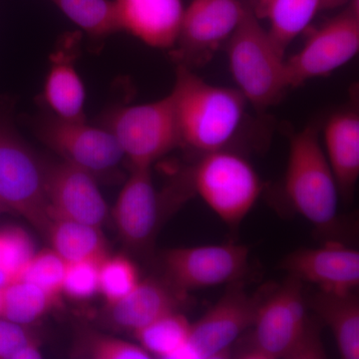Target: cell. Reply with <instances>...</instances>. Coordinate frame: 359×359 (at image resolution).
I'll list each match as a JSON object with an SVG mask.
<instances>
[{"label": "cell", "instance_id": "277c9868", "mask_svg": "<svg viewBox=\"0 0 359 359\" xmlns=\"http://www.w3.org/2000/svg\"><path fill=\"white\" fill-rule=\"evenodd\" d=\"M228 60L237 89L247 102L259 109L278 102L289 88L285 53L278 49L249 6L229 39Z\"/></svg>", "mask_w": 359, "mask_h": 359}, {"label": "cell", "instance_id": "52a82bcc", "mask_svg": "<svg viewBox=\"0 0 359 359\" xmlns=\"http://www.w3.org/2000/svg\"><path fill=\"white\" fill-rule=\"evenodd\" d=\"M104 127L115 137L132 168L153 163L180 146L173 96L111 111Z\"/></svg>", "mask_w": 359, "mask_h": 359}, {"label": "cell", "instance_id": "2e32d148", "mask_svg": "<svg viewBox=\"0 0 359 359\" xmlns=\"http://www.w3.org/2000/svg\"><path fill=\"white\" fill-rule=\"evenodd\" d=\"M121 30L155 48L175 46L183 18L182 0H114Z\"/></svg>", "mask_w": 359, "mask_h": 359}, {"label": "cell", "instance_id": "ba28073f", "mask_svg": "<svg viewBox=\"0 0 359 359\" xmlns=\"http://www.w3.org/2000/svg\"><path fill=\"white\" fill-rule=\"evenodd\" d=\"M264 294H248L242 283H231L217 304L192 323L188 342L177 359L228 358L238 337L254 325Z\"/></svg>", "mask_w": 359, "mask_h": 359}, {"label": "cell", "instance_id": "836d02e7", "mask_svg": "<svg viewBox=\"0 0 359 359\" xmlns=\"http://www.w3.org/2000/svg\"><path fill=\"white\" fill-rule=\"evenodd\" d=\"M342 1H344V0H330V6H337V4H339Z\"/></svg>", "mask_w": 359, "mask_h": 359}, {"label": "cell", "instance_id": "5bb4252c", "mask_svg": "<svg viewBox=\"0 0 359 359\" xmlns=\"http://www.w3.org/2000/svg\"><path fill=\"white\" fill-rule=\"evenodd\" d=\"M162 212V199L153 183L151 167L132 168L113 211L125 245L136 250L148 248L159 229Z\"/></svg>", "mask_w": 359, "mask_h": 359}, {"label": "cell", "instance_id": "e575fe53", "mask_svg": "<svg viewBox=\"0 0 359 359\" xmlns=\"http://www.w3.org/2000/svg\"><path fill=\"white\" fill-rule=\"evenodd\" d=\"M2 211H6V210H4V208L2 207L1 205H0V212H2Z\"/></svg>", "mask_w": 359, "mask_h": 359}, {"label": "cell", "instance_id": "83f0119b", "mask_svg": "<svg viewBox=\"0 0 359 359\" xmlns=\"http://www.w3.org/2000/svg\"><path fill=\"white\" fill-rule=\"evenodd\" d=\"M67 263L54 250L35 252L18 280L34 283L52 297L62 294L63 280Z\"/></svg>", "mask_w": 359, "mask_h": 359}, {"label": "cell", "instance_id": "8fae6325", "mask_svg": "<svg viewBox=\"0 0 359 359\" xmlns=\"http://www.w3.org/2000/svg\"><path fill=\"white\" fill-rule=\"evenodd\" d=\"M250 250L226 244L177 248L163 257L167 283L180 292L240 282L249 269Z\"/></svg>", "mask_w": 359, "mask_h": 359}, {"label": "cell", "instance_id": "7a4b0ae2", "mask_svg": "<svg viewBox=\"0 0 359 359\" xmlns=\"http://www.w3.org/2000/svg\"><path fill=\"white\" fill-rule=\"evenodd\" d=\"M302 283L289 276L273 292H264L252 334L238 351L245 359L327 358L320 334L308 318Z\"/></svg>", "mask_w": 359, "mask_h": 359}, {"label": "cell", "instance_id": "ac0fdd59", "mask_svg": "<svg viewBox=\"0 0 359 359\" xmlns=\"http://www.w3.org/2000/svg\"><path fill=\"white\" fill-rule=\"evenodd\" d=\"M185 295L167 282L140 280L124 299L108 306V320L114 327L134 334L161 316L178 311Z\"/></svg>", "mask_w": 359, "mask_h": 359}, {"label": "cell", "instance_id": "7402d4cb", "mask_svg": "<svg viewBox=\"0 0 359 359\" xmlns=\"http://www.w3.org/2000/svg\"><path fill=\"white\" fill-rule=\"evenodd\" d=\"M46 235L50 238L52 250L67 264L101 261L107 257L105 238L98 226L55 218Z\"/></svg>", "mask_w": 359, "mask_h": 359}, {"label": "cell", "instance_id": "603a6c76", "mask_svg": "<svg viewBox=\"0 0 359 359\" xmlns=\"http://www.w3.org/2000/svg\"><path fill=\"white\" fill-rule=\"evenodd\" d=\"M57 299L34 283L15 280L0 290V318L26 325L41 318Z\"/></svg>", "mask_w": 359, "mask_h": 359}, {"label": "cell", "instance_id": "9c48e42d", "mask_svg": "<svg viewBox=\"0 0 359 359\" xmlns=\"http://www.w3.org/2000/svg\"><path fill=\"white\" fill-rule=\"evenodd\" d=\"M34 130L40 140L63 160L95 178L112 173L125 157L115 137L105 127L62 119L48 112L35 120Z\"/></svg>", "mask_w": 359, "mask_h": 359}, {"label": "cell", "instance_id": "4316f807", "mask_svg": "<svg viewBox=\"0 0 359 359\" xmlns=\"http://www.w3.org/2000/svg\"><path fill=\"white\" fill-rule=\"evenodd\" d=\"M73 355L91 359H149L151 354L140 344L116 337L86 332L77 340Z\"/></svg>", "mask_w": 359, "mask_h": 359}, {"label": "cell", "instance_id": "e0dca14e", "mask_svg": "<svg viewBox=\"0 0 359 359\" xmlns=\"http://www.w3.org/2000/svg\"><path fill=\"white\" fill-rule=\"evenodd\" d=\"M80 37L79 33H70L63 37L51 55L42 94L45 105L52 114L72 121H85L84 85L74 65Z\"/></svg>", "mask_w": 359, "mask_h": 359}, {"label": "cell", "instance_id": "7c38bea8", "mask_svg": "<svg viewBox=\"0 0 359 359\" xmlns=\"http://www.w3.org/2000/svg\"><path fill=\"white\" fill-rule=\"evenodd\" d=\"M248 4L241 0H193L184 9L175 52L179 65L204 62L228 42Z\"/></svg>", "mask_w": 359, "mask_h": 359}, {"label": "cell", "instance_id": "f546056e", "mask_svg": "<svg viewBox=\"0 0 359 359\" xmlns=\"http://www.w3.org/2000/svg\"><path fill=\"white\" fill-rule=\"evenodd\" d=\"M101 261L67 264L62 292L75 301H86L99 292Z\"/></svg>", "mask_w": 359, "mask_h": 359}, {"label": "cell", "instance_id": "3957f363", "mask_svg": "<svg viewBox=\"0 0 359 359\" xmlns=\"http://www.w3.org/2000/svg\"><path fill=\"white\" fill-rule=\"evenodd\" d=\"M285 191L294 211L318 230H332L337 224L339 187L314 127L290 138Z\"/></svg>", "mask_w": 359, "mask_h": 359}, {"label": "cell", "instance_id": "ffe728a7", "mask_svg": "<svg viewBox=\"0 0 359 359\" xmlns=\"http://www.w3.org/2000/svg\"><path fill=\"white\" fill-rule=\"evenodd\" d=\"M309 309L330 327L340 355L359 358V301L355 290L330 292L318 290L306 299Z\"/></svg>", "mask_w": 359, "mask_h": 359}, {"label": "cell", "instance_id": "8992f818", "mask_svg": "<svg viewBox=\"0 0 359 359\" xmlns=\"http://www.w3.org/2000/svg\"><path fill=\"white\" fill-rule=\"evenodd\" d=\"M46 164L8 124L0 121V205L44 233L53 221L45 193Z\"/></svg>", "mask_w": 359, "mask_h": 359}, {"label": "cell", "instance_id": "4fadbf2b", "mask_svg": "<svg viewBox=\"0 0 359 359\" xmlns=\"http://www.w3.org/2000/svg\"><path fill=\"white\" fill-rule=\"evenodd\" d=\"M95 179L65 160L47 163L45 193L52 219H71L101 228L107 216V205Z\"/></svg>", "mask_w": 359, "mask_h": 359}, {"label": "cell", "instance_id": "1f68e13d", "mask_svg": "<svg viewBox=\"0 0 359 359\" xmlns=\"http://www.w3.org/2000/svg\"><path fill=\"white\" fill-rule=\"evenodd\" d=\"M41 358L42 354L40 353L39 344L35 340V341L30 342L29 344L23 347L20 353L16 354L14 359H37Z\"/></svg>", "mask_w": 359, "mask_h": 359}, {"label": "cell", "instance_id": "484cf974", "mask_svg": "<svg viewBox=\"0 0 359 359\" xmlns=\"http://www.w3.org/2000/svg\"><path fill=\"white\" fill-rule=\"evenodd\" d=\"M140 283L138 269L124 256L105 257L99 271V292L108 306L121 301Z\"/></svg>", "mask_w": 359, "mask_h": 359}, {"label": "cell", "instance_id": "4dcf8cb0", "mask_svg": "<svg viewBox=\"0 0 359 359\" xmlns=\"http://www.w3.org/2000/svg\"><path fill=\"white\" fill-rule=\"evenodd\" d=\"M35 341L23 325L0 318V359H14L23 347Z\"/></svg>", "mask_w": 359, "mask_h": 359}, {"label": "cell", "instance_id": "d4e9b609", "mask_svg": "<svg viewBox=\"0 0 359 359\" xmlns=\"http://www.w3.org/2000/svg\"><path fill=\"white\" fill-rule=\"evenodd\" d=\"M92 39L121 32L117 6L112 0H50Z\"/></svg>", "mask_w": 359, "mask_h": 359}, {"label": "cell", "instance_id": "f1b7e54d", "mask_svg": "<svg viewBox=\"0 0 359 359\" xmlns=\"http://www.w3.org/2000/svg\"><path fill=\"white\" fill-rule=\"evenodd\" d=\"M34 254L32 238L23 229L11 226L0 231V268L13 280H18Z\"/></svg>", "mask_w": 359, "mask_h": 359}, {"label": "cell", "instance_id": "6da1fadb", "mask_svg": "<svg viewBox=\"0 0 359 359\" xmlns=\"http://www.w3.org/2000/svg\"><path fill=\"white\" fill-rule=\"evenodd\" d=\"M173 96L180 145L204 155L224 150L244 120L245 100L238 89L215 86L179 65Z\"/></svg>", "mask_w": 359, "mask_h": 359}, {"label": "cell", "instance_id": "cb8c5ba5", "mask_svg": "<svg viewBox=\"0 0 359 359\" xmlns=\"http://www.w3.org/2000/svg\"><path fill=\"white\" fill-rule=\"evenodd\" d=\"M191 325L184 314L173 311L134 332L152 358L177 359L190 337Z\"/></svg>", "mask_w": 359, "mask_h": 359}, {"label": "cell", "instance_id": "5b68a950", "mask_svg": "<svg viewBox=\"0 0 359 359\" xmlns=\"http://www.w3.org/2000/svg\"><path fill=\"white\" fill-rule=\"evenodd\" d=\"M190 179L194 192L231 226L247 217L263 191L254 167L226 149L202 155Z\"/></svg>", "mask_w": 359, "mask_h": 359}, {"label": "cell", "instance_id": "30bf717a", "mask_svg": "<svg viewBox=\"0 0 359 359\" xmlns=\"http://www.w3.org/2000/svg\"><path fill=\"white\" fill-rule=\"evenodd\" d=\"M359 51V1L316 30L304 47L285 60L287 86L297 87L313 78L327 76L346 65Z\"/></svg>", "mask_w": 359, "mask_h": 359}, {"label": "cell", "instance_id": "9a60e30c", "mask_svg": "<svg viewBox=\"0 0 359 359\" xmlns=\"http://www.w3.org/2000/svg\"><path fill=\"white\" fill-rule=\"evenodd\" d=\"M280 269L323 292H353L359 285L358 250L339 243L294 250L283 259Z\"/></svg>", "mask_w": 359, "mask_h": 359}, {"label": "cell", "instance_id": "44dd1931", "mask_svg": "<svg viewBox=\"0 0 359 359\" xmlns=\"http://www.w3.org/2000/svg\"><path fill=\"white\" fill-rule=\"evenodd\" d=\"M327 6H332L330 0H266L256 15L269 20V36L285 53L318 11Z\"/></svg>", "mask_w": 359, "mask_h": 359}, {"label": "cell", "instance_id": "d6986e66", "mask_svg": "<svg viewBox=\"0 0 359 359\" xmlns=\"http://www.w3.org/2000/svg\"><path fill=\"white\" fill-rule=\"evenodd\" d=\"M325 156L339 187L349 197L359 177V116L344 111L330 118L325 127Z\"/></svg>", "mask_w": 359, "mask_h": 359}, {"label": "cell", "instance_id": "d6a6232c", "mask_svg": "<svg viewBox=\"0 0 359 359\" xmlns=\"http://www.w3.org/2000/svg\"><path fill=\"white\" fill-rule=\"evenodd\" d=\"M264 2H266V0H248V1H245V4L252 9L255 14H257L259 13V9L262 8V6H264Z\"/></svg>", "mask_w": 359, "mask_h": 359}]
</instances>
